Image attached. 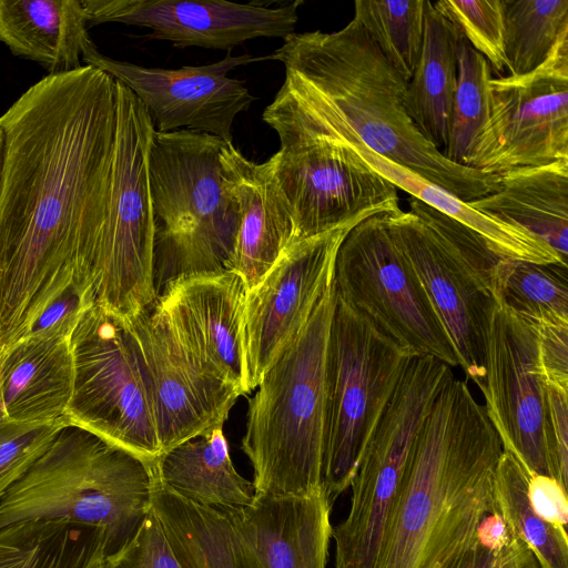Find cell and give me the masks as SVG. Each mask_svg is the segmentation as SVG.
Wrapping results in <instances>:
<instances>
[{"mask_svg":"<svg viewBox=\"0 0 568 568\" xmlns=\"http://www.w3.org/2000/svg\"><path fill=\"white\" fill-rule=\"evenodd\" d=\"M267 161L291 213L292 243L400 209L396 186L343 144H293Z\"/></svg>","mask_w":568,"mask_h":568,"instance_id":"obj_15","label":"cell"},{"mask_svg":"<svg viewBox=\"0 0 568 568\" xmlns=\"http://www.w3.org/2000/svg\"><path fill=\"white\" fill-rule=\"evenodd\" d=\"M503 450L484 405L453 376L415 438L376 568H449L496 510Z\"/></svg>","mask_w":568,"mask_h":568,"instance_id":"obj_3","label":"cell"},{"mask_svg":"<svg viewBox=\"0 0 568 568\" xmlns=\"http://www.w3.org/2000/svg\"><path fill=\"white\" fill-rule=\"evenodd\" d=\"M335 303L333 281L248 399L242 449L253 466L255 495L323 488L325 363Z\"/></svg>","mask_w":568,"mask_h":568,"instance_id":"obj_4","label":"cell"},{"mask_svg":"<svg viewBox=\"0 0 568 568\" xmlns=\"http://www.w3.org/2000/svg\"><path fill=\"white\" fill-rule=\"evenodd\" d=\"M503 568H539L531 551L521 542L514 556Z\"/></svg>","mask_w":568,"mask_h":568,"instance_id":"obj_43","label":"cell"},{"mask_svg":"<svg viewBox=\"0 0 568 568\" xmlns=\"http://www.w3.org/2000/svg\"><path fill=\"white\" fill-rule=\"evenodd\" d=\"M71 347L74 381L64 422L155 463L162 454L155 417L123 320L92 304Z\"/></svg>","mask_w":568,"mask_h":568,"instance_id":"obj_12","label":"cell"},{"mask_svg":"<svg viewBox=\"0 0 568 568\" xmlns=\"http://www.w3.org/2000/svg\"><path fill=\"white\" fill-rule=\"evenodd\" d=\"M123 323L153 408L162 454L224 425L241 393L183 345L156 300Z\"/></svg>","mask_w":568,"mask_h":568,"instance_id":"obj_14","label":"cell"},{"mask_svg":"<svg viewBox=\"0 0 568 568\" xmlns=\"http://www.w3.org/2000/svg\"><path fill=\"white\" fill-rule=\"evenodd\" d=\"M154 465L89 430L64 425L0 498V527L65 519L101 530L111 552L150 511Z\"/></svg>","mask_w":568,"mask_h":568,"instance_id":"obj_5","label":"cell"},{"mask_svg":"<svg viewBox=\"0 0 568 568\" xmlns=\"http://www.w3.org/2000/svg\"><path fill=\"white\" fill-rule=\"evenodd\" d=\"M490 79L491 70L487 60L463 37L457 50V81L449 135L442 151L454 163L464 165L487 120Z\"/></svg>","mask_w":568,"mask_h":568,"instance_id":"obj_34","label":"cell"},{"mask_svg":"<svg viewBox=\"0 0 568 568\" xmlns=\"http://www.w3.org/2000/svg\"><path fill=\"white\" fill-rule=\"evenodd\" d=\"M116 134L110 212L95 266L94 303L126 320L158 298L155 224L148 159L154 126L134 93L115 80Z\"/></svg>","mask_w":568,"mask_h":568,"instance_id":"obj_9","label":"cell"},{"mask_svg":"<svg viewBox=\"0 0 568 568\" xmlns=\"http://www.w3.org/2000/svg\"><path fill=\"white\" fill-rule=\"evenodd\" d=\"M2 162H3V133L0 129V183H1V173H2Z\"/></svg>","mask_w":568,"mask_h":568,"instance_id":"obj_44","label":"cell"},{"mask_svg":"<svg viewBox=\"0 0 568 568\" xmlns=\"http://www.w3.org/2000/svg\"><path fill=\"white\" fill-rule=\"evenodd\" d=\"M412 356L336 294L326 348L323 458V487L332 504L349 488Z\"/></svg>","mask_w":568,"mask_h":568,"instance_id":"obj_8","label":"cell"},{"mask_svg":"<svg viewBox=\"0 0 568 568\" xmlns=\"http://www.w3.org/2000/svg\"><path fill=\"white\" fill-rule=\"evenodd\" d=\"M94 304L92 293L75 278L61 291L32 323L29 333L49 331L63 324H73ZM26 334V335H27Z\"/></svg>","mask_w":568,"mask_h":568,"instance_id":"obj_42","label":"cell"},{"mask_svg":"<svg viewBox=\"0 0 568 568\" xmlns=\"http://www.w3.org/2000/svg\"><path fill=\"white\" fill-rule=\"evenodd\" d=\"M547 438L558 481H568V389L546 385Z\"/></svg>","mask_w":568,"mask_h":568,"instance_id":"obj_40","label":"cell"},{"mask_svg":"<svg viewBox=\"0 0 568 568\" xmlns=\"http://www.w3.org/2000/svg\"><path fill=\"white\" fill-rule=\"evenodd\" d=\"M77 323L29 333L2 349L1 396L8 419L64 422L74 381L71 336Z\"/></svg>","mask_w":568,"mask_h":568,"instance_id":"obj_22","label":"cell"},{"mask_svg":"<svg viewBox=\"0 0 568 568\" xmlns=\"http://www.w3.org/2000/svg\"><path fill=\"white\" fill-rule=\"evenodd\" d=\"M297 0L277 7L222 0H82L88 28L120 22L149 28V39L176 48L199 47L231 52L256 38L285 40L295 32Z\"/></svg>","mask_w":568,"mask_h":568,"instance_id":"obj_19","label":"cell"},{"mask_svg":"<svg viewBox=\"0 0 568 568\" xmlns=\"http://www.w3.org/2000/svg\"><path fill=\"white\" fill-rule=\"evenodd\" d=\"M225 143L200 131L154 130L148 178L158 295L175 277L230 271L240 209L221 163Z\"/></svg>","mask_w":568,"mask_h":568,"instance_id":"obj_6","label":"cell"},{"mask_svg":"<svg viewBox=\"0 0 568 568\" xmlns=\"http://www.w3.org/2000/svg\"><path fill=\"white\" fill-rule=\"evenodd\" d=\"M434 6L460 30L490 70H506L501 0H440Z\"/></svg>","mask_w":568,"mask_h":568,"instance_id":"obj_35","label":"cell"},{"mask_svg":"<svg viewBox=\"0 0 568 568\" xmlns=\"http://www.w3.org/2000/svg\"><path fill=\"white\" fill-rule=\"evenodd\" d=\"M95 568H181L150 511L135 531L115 550L104 555Z\"/></svg>","mask_w":568,"mask_h":568,"instance_id":"obj_37","label":"cell"},{"mask_svg":"<svg viewBox=\"0 0 568 568\" xmlns=\"http://www.w3.org/2000/svg\"><path fill=\"white\" fill-rule=\"evenodd\" d=\"M485 410L503 449L527 477L558 480L547 438V395L537 355L535 329L497 304L490 324L486 376L479 387Z\"/></svg>","mask_w":568,"mask_h":568,"instance_id":"obj_18","label":"cell"},{"mask_svg":"<svg viewBox=\"0 0 568 568\" xmlns=\"http://www.w3.org/2000/svg\"><path fill=\"white\" fill-rule=\"evenodd\" d=\"M266 57L231 52L220 61L180 69L146 68L102 54L90 40L82 50L85 65L99 69L129 88L149 112L154 130L168 133L193 130L232 143L236 115L246 111L254 97L245 83L229 77L240 65Z\"/></svg>","mask_w":568,"mask_h":568,"instance_id":"obj_17","label":"cell"},{"mask_svg":"<svg viewBox=\"0 0 568 568\" xmlns=\"http://www.w3.org/2000/svg\"><path fill=\"white\" fill-rule=\"evenodd\" d=\"M467 204L520 227L568 261V160L499 174V189Z\"/></svg>","mask_w":568,"mask_h":568,"instance_id":"obj_24","label":"cell"},{"mask_svg":"<svg viewBox=\"0 0 568 568\" xmlns=\"http://www.w3.org/2000/svg\"><path fill=\"white\" fill-rule=\"evenodd\" d=\"M349 223L292 243L262 280L246 292L242 341L244 395L307 323L334 281L338 247Z\"/></svg>","mask_w":568,"mask_h":568,"instance_id":"obj_16","label":"cell"},{"mask_svg":"<svg viewBox=\"0 0 568 568\" xmlns=\"http://www.w3.org/2000/svg\"><path fill=\"white\" fill-rule=\"evenodd\" d=\"M531 327L536 332L538 364L545 384L568 389V322Z\"/></svg>","mask_w":568,"mask_h":568,"instance_id":"obj_39","label":"cell"},{"mask_svg":"<svg viewBox=\"0 0 568 568\" xmlns=\"http://www.w3.org/2000/svg\"><path fill=\"white\" fill-rule=\"evenodd\" d=\"M527 497L536 515L547 524L567 532V489L557 479L538 474L529 476Z\"/></svg>","mask_w":568,"mask_h":568,"instance_id":"obj_41","label":"cell"},{"mask_svg":"<svg viewBox=\"0 0 568 568\" xmlns=\"http://www.w3.org/2000/svg\"><path fill=\"white\" fill-rule=\"evenodd\" d=\"M354 9L353 18L408 82L422 51L426 0H357Z\"/></svg>","mask_w":568,"mask_h":568,"instance_id":"obj_33","label":"cell"},{"mask_svg":"<svg viewBox=\"0 0 568 568\" xmlns=\"http://www.w3.org/2000/svg\"><path fill=\"white\" fill-rule=\"evenodd\" d=\"M266 58L285 69L262 114L280 148L352 135L465 203L499 189V175L449 161L419 132L406 109L407 81L355 18L334 32H294Z\"/></svg>","mask_w":568,"mask_h":568,"instance_id":"obj_2","label":"cell"},{"mask_svg":"<svg viewBox=\"0 0 568 568\" xmlns=\"http://www.w3.org/2000/svg\"><path fill=\"white\" fill-rule=\"evenodd\" d=\"M462 38L458 27L426 0L423 45L407 82L406 109L419 132L440 152L449 135Z\"/></svg>","mask_w":568,"mask_h":568,"instance_id":"obj_28","label":"cell"},{"mask_svg":"<svg viewBox=\"0 0 568 568\" xmlns=\"http://www.w3.org/2000/svg\"><path fill=\"white\" fill-rule=\"evenodd\" d=\"M408 204L409 211L386 213L388 229L443 322L459 366L480 387L501 257L455 219L412 196Z\"/></svg>","mask_w":568,"mask_h":568,"instance_id":"obj_7","label":"cell"},{"mask_svg":"<svg viewBox=\"0 0 568 568\" xmlns=\"http://www.w3.org/2000/svg\"><path fill=\"white\" fill-rule=\"evenodd\" d=\"M386 213L371 215L347 232L335 260L336 294L412 355L459 366L443 322L390 234Z\"/></svg>","mask_w":568,"mask_h":568,"instance_id":"obj_11","label":"cell"},{"mask_svg":"<svg viewBox=\"0 0 568 568\" xmlns=\"http://www.w3.org/2000/svg\"><path fill=\"white\" fill-rule=\"evenodd\" d=\"M332 503L323 488L307 495L256 494L225 510L257 568H326Z\"/></svg>","mask_w":568,"mask_h":568,"instance_id":"obj_21","label":"cell"},{"mask_svg":"<svg viewBox=\"0 0 568 568\" xmlns=\"http://www.w3.org/2000/svg\"><path fill=\"white\" fill-rule=\"evenodd\" d=\"M88 29L82 0H0V42L48 74L82 67Z\"/></svg>","mask_w":568,"mask_h":568,"instance_id":"obj_25","label":"cell"},{"mask_svg":"<svg viewBox=\"0 0 568 568\" xmlns=\"http://www.w3.org/2000/svg\"><path fill=\"white\" fill-rule=\"evenodd\" d=\"M1 353H2V351H0V363H1ZM4 418H7V417H6V412H4L2 396H1V382H0V422L3 420Z\"/></svg>","mask_w":568,"mask_h":568,"instance_id":"obj_45","label":"cell"},{"mask_svg":"<svg viewBox=\"0 0 568 568\" xmlns=\"http://www.w3.org/2000/svg\"><path fill=\"white\" fill-rule=\"evenodd\" d=\"M63 420L28 424L4 418L0 422V498L45 450Z\"/></svg>","mask_w":568,"mask_h":568,"instance_id":"obj_36","label":"cell"},{"mask_svg":"<svg viewBox=\"0 0 568 568\" xmlns=\"http://www.w3.org/2000/svg\"><path fill=\"white\" fill-rule=\"evenodd\" d=\"M508 75H524L549 55L568 31V0H501Z\"/></svg>","mask_w":568,"mask_h":568,"instance_id":"obj_32","label":"cell"},{"mask_svg":"<svg viewBox=\"0 0 568 568\" xmlns=\"http://www.w3.org/2000/svg\"><path fill=\"white\" fill-rule=\"evenodd\" d=\"M0 351L75 278L92 280L110 212L115 80L47 74L0 116Z\"/></svg>","mask_w":568,"mask_h":568,"instance_id":"obj_1","label":"cell"},{"mask_svg":"<svg viewBox=\"0 0 568 568\" xmlns=\"http://www.w3.org/2000/svg\"><path fill=\"white\" fill-rule=\"evenodd\" d=\"M453 376L452 367L433 356L407 362L352 479L348 514L333 527L335 568H376L415 438Z\"/></svg>","mask_w":568,"mask_h":568,"instance_id":"obj_10","label":"cell"},{"mask_svg":"<svg viewBox=\"0 0 568 568\" xmlns=\"http://www.w3.org/2000/svg\"><path fill=\"white\" fill-rule=\"evenodd\" d=\"M108 552L101 530L65 519L0 527V568H95Z\"/></svg>","mask_w":568,"mask_h":568,"instance_id":"obj_29","label":"cell"},{"mask_svg":"<svg viewBox=\"0 0 568 568\" xmlns=\"http://www.w3.org/2000/svg\"><path fill=\"white\" fill-rule=\"evenodd\" d=\"M567 270L501 258L496 267L498 303L530 326L568 322Z\"/></svg>","mask_w":568,"mask_h":568,"instance_id":"obj_31","label":"cell"},{"mask_svg":"<svg viewBox=\"0 0 568 568\" xmlns=\"http://www.w3.org/2000/svg\"><path fill=\"white\" fill-rule=\"evenodd\" d=\"M150 509L181 568H257L226 511L190 501L155 476Z\"/></svg>","mask_w":568,"mask_h":568,"instance_id":"obj_26","label":"cell"},{"mask_svg":"<svg viewBox=\"0 0 568 568\" xmlns=\"http://www.w3.org/2000/svg\"><path fill=\"white\" fill-rule=\"evenodd\" d=\"M528 477L503 450L494 475V499L510 531L531 551L539 568H568V535L544 521L527 497Z\"/></svg>","mask_w":568,"mask_h":568,"instance_id":"obj_30","label":"cell"},{"mask_svg":"<svg viewBox=\"0 0 568 568\" xmlns=\"http://www.w3.org/2000/svg\"><path fill=\"white\" fill-rule=\"evenodd\" d=\"M223 426L164 452L154 465L156 480L190 501L217 510L247 506L255 487L234 467Z\"/></svg>","mask_w":568,"mask_h":568,"instance_id":"obj_27","label":"cell"},{"mask_svg":"<svg viewBox=\"0 0 568 568\" xmlns=\"http://www.w3.org/2000/svg\"><path fill=\"white\" fill-rule=\"evenodd\" d=\"M246 287L233 271L179 276L156 302L183 345L211 373L244 395L242 341Z\"/></svg>","mask_w":568,"mask_h":568,"instance_id":"obj_20","label":"cell"},{"mask_svg":"<svg viewBox=\"0 0 568 568\" xmlns=\"http://www.w3.org/2000/svg\"><path fill=\"white\" fill-rule=\"evenodd\" d=\"M520 544L496 510L483 518L475 540L449 568H503Z\"/></svg>","mask_w":568,"mask_h":568,"instance_id":"obj_38","label":"cell"},{"mask_svg":"<svg viewBox=\"0 0 568 568\" xmlns=\"http://www.w3.org/2000/svg\"><path fill=\"white\" fill-rule=\"evenodd\" d=\"M487 120L464 165L484 173L568 160V31L524 75L490 79Z\"/></svg>","mask_w":568,"mask_h":568,"instance_id":"obj_13","label":"cell"},{"mask_svg":"<svg viewBox=\"0 0 568 568\" xmlns=\"http://www.w3.org/2000/svg\"><path fill=\"white\" fill-rule=\"evenodd\" d=\"M225 178L240 209L230 271L254 287L292 243L293 222L268 161L246 159L233 143L220 153Z\"/></svg>","mask_w":568,"mask_h":568,"instance_id":"obj_23","label":"cell"}]
</instances>
